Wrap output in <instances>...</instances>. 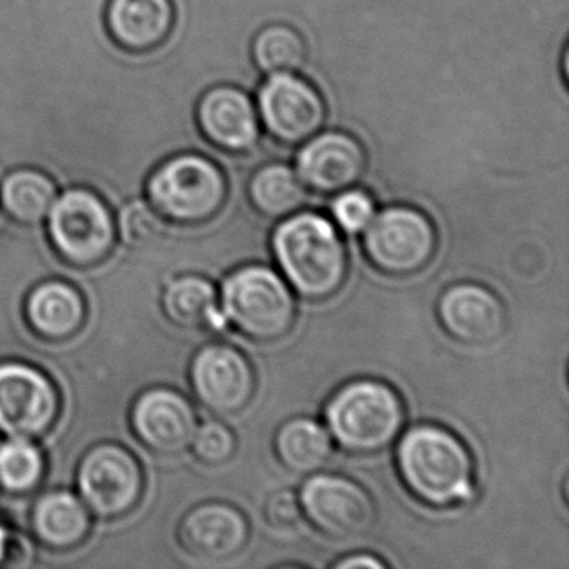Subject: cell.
Here are the masks:
<instances>
[{
    "mask_svg": "<svg viewBox=\"0 0 569 569\" xmlns=\"http://www.w3.org/2000/svg\"><path fill=\"white\" fill-rule=\"evenodd\" d=\"M271 248L282 278L306 301L331 299L348 279L345 241L335 222L318 212L298 211L279 221Z\"/></svg>",
    "mask_w": 569,
    "mask_h": 569,
    "instance_id": "1",
    "label": "cell"
},
{
    "mask_svg": "<svg viewBox=\"0 0 569 569\" xmlns=\"http://www.w3.org/2000/svg\"><path fill=\"white\" fill-rule=\"evenodd\" d=\"M396 466L412 498L448 509L475 496V461L468 446L448 429L419 425L399 436Z\"/></svg>",
    "mask_w": 569,
    "mask_h": 569,
    "instance_id": "2",
    "label": "cell"
},
{
    "mask_svg": "<svg viewBox=\"0 0 569 569\" xmlns=\"http://www.w3.org/2000/svg\"><path fill=\"white\" fill-rule=\"evenodd\" d=\"M326 429L332 442L351 456H376L391 448L405 431L401 395L379 379L346 382L329 398Z\"/></svg>",
    "mask_w": 569,
    "mask_h": 569,
    "instance_id": "3",
    "label": "cell"
},
{
    "mask_svg": "<svg viewBox=\"0 0 569 569\" xmlns=\"http://www.w3.org/2000/svg\"><path fill=\"white\" fill-rule=\"evenodd\" d=\"M144 192L149 204L166 222L198 228L221 214L228 202L229 182L216 159L186 151L156 166Z\"/></svg>",
    "mask_w": 569,
    "mask_h": 569,
    "instance_id": "4",
    "label": "cell"
},
{
    "mask_svg": "<svg viewBox=\"0 0 569 569\" xmlns=\"http://www.w3.org/2000/svg\"><path fill=\"white\" fill-rule=\"evenodd\" d=\"M219 305L226 322L259 345L281 341L298 319L295 291L268 266H244L231 272L222 282Z\"/></svg>",
    "mask_w": 569,
    "mask_h": 569,
    "instance_id": "5",
    "label": "cell"
},
{
    "mask_svg": "<svg viewBox=\"0 0 569 569\" xmlns=\"http://www.w3.org/2000/svg\"><path fill=\"white\" fill-rule=\"evenodd\" d=\"M49 241L59 258L74 268H94L111 256L116 244L111 206L89 188L64 189L48 216Z\"/></svg>",
    "mask_w": 569,
    "mask_h": 569,
    "instance_id": "6",
    "label": "cell"
},
{
    "mask_svg": "<svg viewBox=\"0 0 569 569\" xmlns=\"http://www.w3.org/2000/svg\"><path fill=\"white\" fill-rule=\"evenodd\" d=\"M438 232L431 219L411 206H389L362 232L369 264L389 278H409L432 261Z\"/></svg>",
    "mask_w": 569,
    "mask_h": 569,
    "instance_id": "7",
    "label": "cell"
},
{
    "mask_svg": "<svg viewBox=\"0 0 569 569\" xmlns=\"http://www.w3.org/2000/svg\"><path fill=\"white\" fill-rule=\"evenodd\" d=\"M78 488L92 515L112 521L134 511L144 491V476L131 451L106 442L89 449L81 459Z\"/></svg>",
    "mask_w": 569,
    "mask_h": 569,
    "instance_id": "8",
    "label": "cell"
},
{
    "mask_svg": "<svg viewBox=\"0 0 569 569\" xmlns=\"http://www.w3.org/2000/svg\"><path fill=\"white\" fill-rule=\"evenodd\" d=\"M302 516L332 541L362 538L375 528V499L359 482L341 475H312L302 486Z\"/></svg>",
    "mask_w": 569,
    "mask_h": 569,
    "instance_id": "9",
    "label": "cell"
},
{
    "mask_svg": "<svg viewBox=\"0 0 569 569\" xmlns=\"http://www.w3.org/2000/svg\"><path fill=\"white\" fill-rule=\"evenodd\" d=\"M256 108L262 128L282 146H301L328 121L321 92L298 74L268 76L259 88Z\"/></svg>",
    "mask_w": 569,
    "mask_h": 569,
    "instance_id": "10",
    "label": "cell"
},
{
    "mask_svg": "<svg viewBox=\"0 0 569 569\" xmlns=\"http://www.w3.org/2000/svg\"><path fill=\"white\" fill-rule=\"evenodd\" d=\"M192 392L199 405L218 418H232L251 405L258 379L244 352L231 345L204 346L189 369Z\"/></svg>",
    "mask_w": 569,
    "mask_h": 569,
    "instance_id": "11",
    "label": "cell"
},
{
    "mask_svg": "<svg viewBox=\"0 0 569 569\" xmlns=\"http://www.w3.org/2000/svg\"><path fill=\"white\" fill-rule=\"evenodd\" d=\"M61 398L54 382L24 362L0 365V432L39 438L58 421Z\"/></svg>",
    "mask_w": 569,
    "mask_h": 569,
    "instance_id": "12",
    "label": "cell"
},
{
    "mask_svg": "<svg viewBox=\"0 0 569 569\" xmlns=\"http://www.w3.org/2000/svg\"><path fill=\"white\" fill-rule=\"evenodd\" d=\"M368 151L356 136L332 129L302 142L296 172L308 191L335 196L356 188L368 171Z\"/></svg>",
    "mask_w": 569,
    "mask_h": 569,
    "instance_id": "13",
    "label": "cell"
},
{
    "mask_svg": "<svg viewBox=\"0 0 569 569\" xmlns=\"http://www.w3.org/2000/svg\"><path fill=\"white\" fill-rule=\"evenodd\" d=\"M196 122L202 138L228 156L249 154L261 141L254 101L231 82H219L202 92L196 104Z\"/></svg>",
    "mask_w": 569,
    "mask_h": 569,
    "instance_id": "14",
    "label": "cell"
},
{
    "mask_svg": "<svg viewBox=\"0 0 569 569\" xmlns=\"http://www.w3.org/2000/svg\"><path fill=\"white\" fill-rule=\"evenodd\" d=\"M131 426L149 451L178 456L191 448L198 431V415L194 406L181 392L154 388L136 399Z\"/></svg>",
    "mask_w": 569,
    "mask_h": 569,
    "instance_id": "15",
    "label": "cell"
},
{
    "mask_svg": "<svg viewBox=\"0 0 569 569\" xmlns=\"http://www.w3.org/2000/svg\"><path fill=\"white\" fill-rule=\"evenodd\" d=\"M436 316L446 335L466 346H489L508 328L501 299L485 286L459 282L442 292Z\"/></svg>",
    "mask_w": 569,
    "mask_h": 569,
    "instance_id": "16",
    "label": "cell"
},
{
    "mask_svg": "<svg viewBox=\"0 0 569 569\" xmlns=\"http://www.w3.org/2000/svg\"><path fill=\"white\" fill-rule=\"evenodd\" d=\"M251 538L248 518L229 502L194 506L179 525V545L191 558L224 562L244 551Z\"/></svg>",
    "mask_w": 569,
    "mask_h": 569,
    "instance_id": "17",
    "label": "cell"
},
{
    "mask_svg": "<svg viewBox=\"0 0 569 569\" xmlns=\"http://www.w3.org/2000/svg\"><path fill=\"white\" fill-rule=\"evenodd\" d=\"M106 24L122 48L148 51L171 32L174 4L172 0H109Z\"/></svg>",
    "mask_w": 569,
    "mask_h": 569,
    "instance_id": "18",
    "label": "cell"
},
{
    "mask_svg": "<svg viewBox=\"0 0 569 569\" xmlns=\"http://www.w3.org/2000/svg\"><path fill=\"white\" fill-rule=\"evenodd\" d=\"M86 316L84 298L68 282H44L26 301L28 325L44 341L61 342L74 338L84 326Z\"/></svg>",
    "mask_w": 569,
    "mask_h": 569,
    "instance_id": "19",
    "label": "cell"
},
{
    "mask_svg": "<svg viewBox=\"0 0 569 569\" xmlns=\"http://www.w3.org/2000/svg\"><path fill=\"white\" fill-rule=\"evenodd\" d=\"M31 528L46 548L69 551L88 539L91 511L72 492H46L32 508Z\"/></svg>",
    "mask_w": 569,
    "mask_h": 569,
    "instance_id": "20",
    "label": "cell"
},
{
    "mask_svg": "<svg viewBox=\"0 0 569 569\" xmlns=\"http://www.w3.org/2000/svg\"><path fill=\"white\" fill-rule=\"evenodd\" d=\"M161 305L168 321L186 331H221L228 326L214 284L202 276L186 274L169 282Z\"/></svg>",
    "mask_w": 569,
    "mask_h": 569,
    "instance_id": "21",
    "label": "cell"
},
{
    "mask_svg": "<svg viewBox=\"0 0 569 569\" xmlns=\"http://www.w3.org/2000/svg\"><path fill=\"white\" fill-rule=\"evenodd\" d=\"M272 448L286 471L312 476L328 466L335 445L321 422L308 416H296L279 426Z\"/></svg>",
    "mask_w": 569,
    "mask_h": 569,
    "instance_id": "22",
    "label": "cell"
},
{
    "mask_svg": "<svg viewBox=\"0 0 569 569\" xmlns=\"http://www.w3.org/2000/svg\"><path fill=\"white\" fill-rule=\"evenodd\" d=\"M56 199L58 184L39 169H14L0 181V208L9 221L24 228L42 224Z\"/></svg>",
    "mask_w": 569,
    "mask_h": 569,
    "instance_id": "23",
    "label": "cell"
},
{
    "mask_svg": "<svg viewBox=\"0 0 569 569\" xmlns=\"http://www.w3.org/2000/svg\"><path fill=\"white\" fill-rule=\"evenodd\" d=\"M308 198L296 169L284 162H269L252 172L248 182L251 208L269 221H282L301 211Z\"/></svg>",
    "mask_w": 569,
    "mask_h": 569,
    "instance_id": "24",
    "label": "cell"
},
{
    "mask_svg": "<svg viewBox=\"0 0 569 569\" xmlns=\"http://www.w3.org/2000/svg\"><path fill=\"white\" fill-rule=\"evenodd\" d=\"M252 64L262 74H298L308 61L305 36L284 22L264 26L251 42Z\"/></svg>",
    "mask_w": 569,
    "mask_h": 569,
    "instance_id": "25",
    "label": "cell"
},
{
    "mask_svg": "<svg viewBox=\"0 0 569 569\" xmlns=\"http://www.w3.org/2000/svg\"><path fill=\"white\" fill-rule=\"evenodd\" d=\"M46 459L28 438H9L0 445V488L11 495H28L41 485Z\"/></svg>",
    "mask_w": 569,
    "mask_h": 569,
    "instance_id": "26",
    "label": "cell"
},
{
    "mask_svg": "<svg viewBox=\"0 0 569 569\" xmlns=\"http://www.w3.org/2000/svg\"><path fill=\"white\" fill-rule=\"evenodd\" d=\"M166 221L144 198L131 199L119 209L118 228L122 241L132 248L151 244L161 234Z\"/></svg>",
    "mask_w": 569,
    "mask_h": 569,
    "instance_id": "27",
    "label": "cell"
},
{
    "mask_svg": "<svg viewBox=\"0 0 569 569\" xmlns=\"http://www.w3.org/2000/svg\"><path fill=\"white\" fill-rule=\"evenodd\" d=\"M332 222L349 236L366 231L376 216L375 199L361 189H346L335 194L331 202Z\"/></svg>",
    "mask_w": 569,
    "mask_h": 569,
    "instance_id": "28",
    "label": "cell"
},
{
    "mask_svg": "<svg viewBox=\"0 0 569 569\" xmlns=\"http://www.w3.org/2000/svg\"><path fill=\"white\" fill-rule=\"evenodd\" d=\"M191 446L199 462L218 468L234 458L238 439L224 422L208 421L201 428L198 426Z\"/></svg>",
    "mask_w": 569,
    "mask_h": 569,
    "instance_id": "29",
    "label": "cell"
},
{
    "mask_svg": "<svg viewBox=\"0 0 569 569\" xmlns=\"http://www.w3.org/2000/svg\"><path fill=\"white\" fill-rule=\"evenodd\" d=\"M302 518L299 496L289 489L272 492L264 505V519L272 529L288 531L295 528Z\"/></svg>",
    "mask_w": 569,
    "mask_h": 569,
    "instance_id": "30",
    "label": "cell"
},
{
    "mask_svg": "<svg viewBox=\"0 0 569 569\" xmlns=\"http://www.w3.org/2000/svg\"><path fill=\"white\" fill-rule=\"evenodd\" d=\"M336 569H385L388 568L386 561L375 555H366V552H358V555H349L348 558L339 559L335 562Z\"/></svg>",
    "mask_w": 569,
    "mask_h": 569,
    "instance_id": "31",
    "label": "cell"
},
{
    "mask_svg": "<svg viewBox=\"0 0 569 569\" xmlns=\"http://www.w3.org/2000/svg\"><path fill=\"white\" fill-rule=\"evenodd\" d=\"M11 548V535H9L8 528L0 522V561H4V559L8 558Z\"/></svg>",
    "mask_w": 569,
    "mask_h": 569,
    "instance_id": "32",
    "label": "cell"
}]
</instances>
